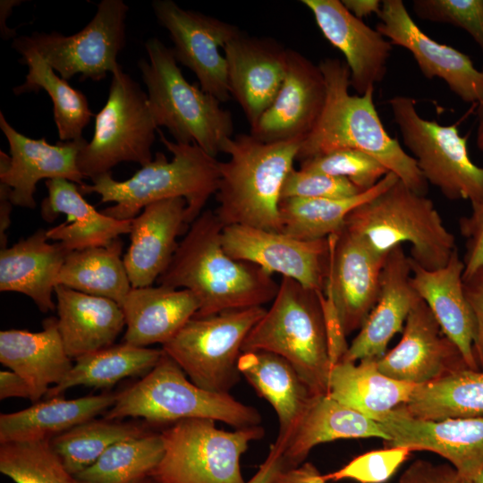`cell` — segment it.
I'll return each instance as SVG.
<instances>
[{
    "label": "cell",
    "mask_w": 483,
    "mask_h": 483,
    "mask_svg": "<svg viewBox=\"0 0 483 483\" xmlns=\"http://www.w3.org/2000/svg\"><path fill=\"white\" fill-rule=\"evenodd\" d=\"M343 229L379 257L409 243L411 259L428 270L445 266L457 250L433 201L400 180L354 208Z\"/></svg>",
    "instance_id": "cell-5"
},
{
    "label": "cell",
    "mask_w": 483,
    "mask_h": 483,
    "mask_svg": "<svg viewBox=\"0 0 483 483\" xmlns=\"http://www.w3.org/2000/svg\"><path fill=\"white\" fill-rule=\"evenodd\" d=\"M318 66L326 81V102L317 124L301 141L296 160L337 149H357L376 158L413 191L427 195L428 183L416 160L381 122L374 104V88L364 95H352L345 61L327 57Z\"/></svg>",
    "instance_id": "cell-2"
},
{
    "label": "cell",
    "mask_w": 483,
    "mask_h": 483,
    "mask_svg": "<svg viewBox=\"0 0 483 483\" xmlns=\"http://www.w3.org/2000/svg\"><path fill=\"white\" fill-rule=\"evenodd\" d=\"M55 295L58 331L72 360L113 345L125 326L121 306L110 299L61 284Z\"/></svg>",
    "instance_id": "cell-31"
},
{
    "label": "cell",
    "mask_w": 483,
    "mask_h": 483,
    "mask_svg": "<svg viewBox=\"0 0 483 483\" xmlns=\"http://www.w3.org/2000/svg\"><path fill=\"white\" fill-rule=\"evenodd\" d=\"M389 440L385 447L428 451L445 459L461 478L483 470V417L427 420L398 407L378 421Z\"/></svg>",
    "instance_id": "cell-17"
},
{
    "label": "cell",
    "mask_w": 483,
    "mask_h": 483,
    "mask_svg": "<svg viewBox=\"0 0 483 483\" xmlns=\"http://www.w3.org/2000/svg\"><path fill=\"white\" fill-rule=\"evenodd\" d=\"M231 96L239 103L250 128L272 105L287 69V52L272 38L240 32L224 47Z\"/></svg>",
    "instance_id": "cell-23"
},
{
    "label": "cell",
    "mask_w": 483,
    "mask_h": 483,
    "mask_svg": "<svg viewBox=\"0 0 483 483\" xmlns=\"http://www.w3.org/2000/svg\"><path fill=\"white\" fill-rule=\"evenodd\" d=\"M137 483H159L158 481H157L155 479H153L152 477H148Z\"/></svg>",
    "instance_id": "cell-60"
},
{
    "label": "cell",
    "mask_w": 483,
    "mask_h": 483,
    "mask_svg": "<svg viewBox=\"0 0 483 483\" xmlns=\"http://www.w3.org/2000/svg\"><path fill=\"white\" fill-rule=\"evenodd\" d=\"M0 472L14 483H83L66 469L50 439L0 444Z\"/></svg>",
    "instance_id": "cell-43"
},
{
    "label": "cell",
    "mask_w": 483,
    "mask_h": 483,
    "mask_svg": "<svg viewBox=\"0 0 483 483\" xmlns=\"http://www.w3.org/2000/svg\"><path fill=\"white\" fill-rule=\"evenodd\" d=\"M389 440L381 424L327 394H315L298 423L282 444L284 468L301 465L315 446L337 439Z\"/></svg>",
    "instance_id": "cell-28"
},
{
    "label": "cell",
    "mask_w": 483,
    "mask_h": 483,
    "mask_svg": "<svg viewBox=\"0 0 483 483\" xmlns=\"http://www.w3.org/2000/svg\"><path fill=\"white\" fill-rule=\"evenodd\" d=\"M165 452L150 477L159 483H245L242 455L265 435L261 425L226 431L208 419H187L160 432Z\"/></svg>",
    "instance_id": "cell-9"
},
{
    "label": "cell",
    "mask_w": 483,
    "mask_h": 483,
    "mask_svg": "<svg viewBox=\"0 0 483 483\" xmlns=\"http://www.w3.org/2000/svg\"><path fill=\"white\" fill-rule=\"evenodd\" d=\"M148 61L138 67L157 126L165 127L178 143H196L216 157L232 139V114L220 101L190 84L177 65L172 48L157 38L145 43Z\"/></svg>",
    "instance_id": "cell-6"
},
{
    "label": "cell",
    "mask_w": 483,
    "mask_h": 483,
    "mask_svg": "<svg viewBox=\"0 0 483 483\" xmlns=\"http://www.w3.org/2000/svg\"><path fill=\"white\" fill-rule=\"evenodd\" d=\"M148 432L138 423L94 418L54 436L50 443L66 469L76 476L111 445Z\"/></svg>",
    "instance_id": "cell-41"
},
{
    "label": "cell",
    "mask_w": 483,
    "mask_h": 483,
    "mask_svg": "<svg viewBox=\"0 0 483 483\" xmlns=\"http://www.w3.org/2000/svg\"><path fill=\"white\" fill-rule=\"evenodd\" d=\"M11 397L31 399V390L27 381L12 370L0 372V400Z\"/></svg>",
    "instance_id": "cell-53"
},
{
    "label": "cell",
    "mask_w": 483,
    "mask_h": 483,
    "mask_svg": "<svg viewBox=\"0 0 483 483\" xmlns=\"http://www.w3.org/2000/svg\"><path fill=\"white\" fill-rule=\"evenodd\" d=\"M271 483H327V481L314 464L303 462L295 467H284Z\"/></svg>",
    "instance_id": "cell-52"
},
{
    "label": "cell",
    "mask_w": 483,
    "mask_h": 483,
    "mask_svg": "<svg viewBox=\"0 0 483 483\" xmlns=\"http://www.w3.org/2000/svg\"><path fill=\"white\" fill-rule=\"evenodd\" d=\"M411 6L421 20L464 30L483 53V0H414Z\"/></svg>",
    "instance_id": "cell-45"
},
{
    "label": "cell",
    "mask_w": 483,
    "mask_h": 483,
    "mask_svg": "<svg viewBox=\"0 0 483 483\" xmlns=\"http://www.w3.org/2000/svg\"><path fill=\"white\" fill-rule=\"evenodd\" d=\"M21 1L17 0H1L0 2V28L1 35L4 39L13 38L15 35V31L6 28V19L10 15L12 9L14 5L19 4Z\"/></svg>",
    "instance_id": "cell-57"
},
{
    "label": "cell",
    "mask_w": 483,
    "mask_h": 483,
    "mask_svg": "<svg viewBox=\"0 0 483 483\" xmlns=\"http://www.w3.org/2000/svg\"><path fill=\"white\" fill-rule=\"evenodd\" d=\"M411 267L413 288L459 349L468 368L478 369L473 354L475 323L464 292V264L458 249L440 268L428 270L411 259Z\"/></svg>",
    "instance_id": "cell-26"
},
{
    "label": "cell",
    "mask_w": 483,
    "mask_h": 483,
    "mask_svg": "<svg viewBox=\"0 0 483 483\" xmlns=\"http://www.w3.org/2000/svg\"><path fill=\"white\" fill-rule=\"evenodd\" d=\"M122 250L123 242L117 238L106 246L70 251L56 285L107 298L121 306L131 289Z\"/></svg>",
    "instance_id": "cell-39"
},
{
    "label": "cell",
    "mask_w": 483,
    "mask_h": 483,
    "mask_svg": "<svg viewBox=\"0 0 483 483\" xmlns=\"http://www.w3.org/2000/svg\"><path fill=\"white\" fill-rule=\"evenodd\" d=\"M19 62L27 64L29 72L24 82L13 88L14 94L44 89L53 103L54 121L59 139L64 142L83 139V130L93 116L86 96L57 76L39 55H25Z\"/></svg>",
    "instance_id": "cell-40"
},
{
    "label": "cell",
    "mask_w": 483,
    "mask_h": 483,
    "mask_svg": "<svg viewBox=\"0 0 483 483\" xmlns=\"http://www.w3.org/2000/svg\"><path fill=\"white\" fill-rule=\"evenodd\" d=\"M121 308L125 319L124 343L162 345L195 316L199 302L192 292L162 285L130 290Z\"/></svg>",
    "instance_id": "cell-32"
},
{
    "label": "cell",
    "mask_w": 483,
    "mask_h": 483,
    "mask_svg": "<svg viewBox=\"0 0 483 483\" xmlns=\"http://www.w3.org/2000/svg\"><path fill=\"white\" fill-rule=\"evenodd\" d=\"M377 364L386 376L413 385L468 368L459 349L421 299L409 313L399 343L377 360Z\"/></svg>",
    "instance_id": "cell-21"
},
{
    "label": "cell",
    "mask_w": 483,
    "mask_h": 483,
    "mask_svg": "<svg viewBox=\"0 0 483 483\" xmlns=\"http://www.w3.org/2000/svg\"><path fill=\"white\" fill-rule=\"evenodd\" d=\"M129 7L122 0H102L91 21L79 32H34L13 39L12 47L21 56L39 55L64 80L99 81L121 65L117 56L125 46V20Z\"/></svg>",
    "instance_id": "cell-13"
},
{
    "label": "cell",
    "mask_w": 483,
    "mask_h": 483,
    "mask_svg": "<svg viewBox=\"0 0 483 483\" xmlns=\"http://www.w3.org/2000/svg\"><path fill=\"white\" fill-rule=\"evenodd\" d=\"M478 127L476 135V144L478 148L483 152V102L478 105L477 108Z\"/></svg>",
    "instance_id": "cell-58"
},
{
    "label": "cell",
    "mask_w": 483,
    "mask_h": 483,
    "mask_svg": "<svg viewBox=\"0 0 483 483\" xmlns=\"http://www.w3.org/2000/svg\"><path fill=\"white\" fill-rule=\"evenodd\" d=\"M242 351L278 354L295 368L313 394H327L332 365L318 292L283 276L271 307L250 330Z\"/></svg>",
    "instance_id": "cell-8"
},
{
    "label": "cell",
    "mask_w": 483,
    "mask_h": 483,
    "mask_svg": "<svg viewBox=\"0 0 483 483\" xmlns=\"http://www.w3.org/2000/svg\"><path fill=\"white\" fill-rule=\"evenodd\" d=\"M225 251L266 272L292 278L315 292H324L329 261L328 237L304 241L281 232L232 225L222 233Z\"/></svg>",
    "instance_id": "cell-15"
},
{
    "label": "cell",
    "mask_w": 483,
    "mask_h": 483,
    "mask_svg": "<svg viewBox=\"0 0 483 483\" xmlns=\"http://www.w3.org/2000/svg\"><path fill=\"white\" fill-rule=\"evenodd\" d=\"M157 127L148 94L120 66L112 72L106 103L95 117L93 137L78 155L80 173L92 180L122 162L148 164Z\"/></svg>",
    "instance_id": "cell-10"
},
{
    "label": "cell",
    "mask_w": 483,
    "mask_h": 483,
    "mask_svg": "<svg viewBox=\"0 0 483 483\" xmlns=\"http://www.w3.org/2000/svg\"><path fill=\"white\" fill-rule=\"evenodd\" d=\"M326 97L324 75L318 65L288 49L287 69L272 105L250 128V135L265 142L303 140L317 124Z\"/></svg>",
    "instance_id": "cell-19"
},
{
    "label": "cell",
    "mask_w": 483,
    "mask_h": 483,
    "mask_svg": "<svg viewBox=\"0 0 483 483\" xmlns=\"http://www.w3.org/2000/svg\"><path fill=\"white\" fill-rule=\"evenodd\" d=\"M404 447H385L360 454L341 469L324 474L326 481L353 479L360 483H383L388 480L408 459Z\"/></svg>",
    "instance_id": "cell-46"
},
{
    "label": "cell",
    "mask_w": 483,
    "mask_h": 483,
    "mask_svg": "<svg viewBox=\"0 0 483 483\" xmlns=\"http://www.w3.org/2000/svg\"><path fill=\"white\" fill-rule=\"evenodd\" d=\"M326 40L345 57L351 87L364 95L384 80L392 43L355 17L339 0H301Z\"/></svg>",
    "instance_id": "cell-22"
},
{
    "label": "cell",
    "mask_w": 483,
    "mask_h": 483,
    "mask_svg": "<svg viewBox=\"0 0 483 483\" xmlns=\"http://www.w3.org/2000/svg\"><path fill=\"white\" fill-rule=\"evenodd\" d=\"M360 192L346 179L293 167L284 182L281 199H343Z\"/></svg>",
    "instance_id": "cell-47"
},
{
    "label": "cell",
    "mask_w": 483,
    "mask_h": 483,
    "mask_svg": "<svg viewBox=\"0 0 483 483\" xmlns=\"http://www.w3.org/2000/svg\"><path fill=\"white\" fill-rule=\"evenodd\" d=\"M393 120L428 183L448 199L483 200V167L470 159L467 137L458 123L442 125L417 111L416 100L398 95L388 99Z\"/></svg>",
    "instance_id": "cell-12"
},
{
    "label": "cell",
    "mask_w": 483,
    "mask_h": 483,
    "mask_svg": "<svg viewBox=\"0 0 483 483\" xmlns=\"http://www.w3.org/2000/svg\"><path fill=\"white\" fill-rule=\"evenodd\" d=\"M157 132L160 141L173 154L171 160L157 152L151 162L141 166L131 178L116 181L106 173L93 178L91 184L79 186L80 191L82 195L99 194L101 203L114 202V205L101 212L120 220L134 218L154 202L183 198L187 201L190 225L217 191L219 161L196 143L174 142L159 130Z\"/></svg>",
    "instance_id": "cell-3"
},
{
    "label": "cell",
    "mask_w": 483,
    "mask_h": 483,
    "mask_svg": "<svg viewBox=\"0 0 483 483\" xmlns=\"http://www.w3.org/2000/svg\"><path fill=\"white\" fill-rule=\"evenodd\" d=\"M47 196L40 207L42 218L53 222L59 214L66 221L47 230L49 240L69 251L106 246L121 234L131 233V219L120 220L98 212L83 198L76 183L65 179L46 181Z\"/></svg>",
    "instance_id": "cell-27"
},
{
    "label": "cell",
    "mask_w": 483,
    "mask_h": 483,
    "mask_svg": "<svg viewBox=\"0 0 483 483\" xmlns=\"http://www.w3.org/2000/svg\"><path fill=\"white\" fill-rule=\"evenodd\" d=\"M463 287L475 323L473 354L479 369H483V265L463 278Z\"/></svg>",
    "instance_id": "cell-49"
},
{
    "label": "cell",
    "mask_w": 483,
    "mask_h": 483,
    "mask_svg": "<svg viewBox=\"0 0 483 483\" xmlns=\"http://www.w3.org/2000/svg\"><path fill=\"white\" fill-rule=\"evenodd\" d=\"M321 302L329 357L332 367L342 360L348 351L346 335L343 328L339 314L330 292L326 290L318 292Z\"/></svg>",
    "instance_id": "cell-50"
},
{
    "label": "cell",
    "mask_w": 483,
    "mask_h": 483,
    "mask_svg": "<svg viewBox=\"0 0 483 483\" xmlns=\"http://www.w3.org/2000/svg\"><path fill=\"white\" fill-rule=\"evenodd\" d=\"M416 386L386 376L376 359L340 360L331 369L327 394L378 422L406 403Z\"/></svg>",
    "instance_id": "cell-35"
},
{
    "label": "cell",
    "mask_w": 483,
    "mask_h": 483,
    "mask_svg": "<svg viewBox=\"0 0 483 483\" xmlns=\"http://www.w3.org/2000/svg\"><path fill=\"white\" fill-rule=\"evenodd\" d=\"M398 180L389 172L370 190L343 199H281L282 233L304 241L327 238L343 228L346 217L354 208Z\"/></svg>",
    "instance_id": "cell-38"
},
{
    "label": "cell",
    "mask_w": 483,
    "mask_h": 483,
    "mask_svg": "<svg viewBox=\"0 0 483 483\" xmlns=\"http://www.w3.org/2000/svg\"><path fill=\"white\" fill-rule=\"evenodd\" d=\"M342 3L360 20L373 13L377 15L382 7V1L379 0H343Z\"/></svg>",
    "instance_id": "cell-56"
},
{
    "label": "cell",
    "mask_w": 483,
    "mask_h": 483,
    "mask_svg": "<svg viewBox=\"0 0 483 483\" xmlns=\"http://www.w3.org/2000/svg\"><path fill=\"white\" fill-rule=\"evenodd\" d=\"M163 352L162 349L123 342L82 355L74 360L66 377L52 386L46 396H61L66 390L80 386L106 389L129 377H144L157 364Z\"/></svg>",
    "instance_id": "cell-37"
},
{
    "label": "cell",
    "mask_w": 483,
    "mask_h": 483,
    "mask_svg": "<svg viewBox=\"0 0 483 483\" xmlns=\"http://www.w3.org/2000/svg\"><path fill=\"white\" fill-rule=\"evenodd\" d=\"M284 467L281 449L274 443L265 461L257 472L245 483H271L274 477Z\"/></svg>",
    "instance_id": "cell-54"
},
{
    "label": "cell",
    "mask_w": 483,
    "mask_h": 483,
    "mask_svg": "<svg viewBox=\"0 0 483 483\" xmlns=\"http://www.w3.org/2000/svg\"><path fill=\"white\" fill-rule=\"evenodd\" d=\"M301 140L261 142L238 134L223 148L215 210L224 226L242 225L281 232L279 203L284 182L293 168Z\"/></svg>",
    "instance_id": "cell-4"
},
{
    "label": "cell",
    "mask_w": 483,
    "mask_h": 483,
    "mask_svg": "<svg viewBox=\"0 0 483 483\" xmlns=\"http://www.w3.org/2000/svg\"><path fill=\"white\" fill-rule=\"evenodd\" d=\"M266 311L259 306L193 317L162 350L196 386L230 393L241 378L238 361L243 343Z\"/></svg>",
    "instance_id": "cell-11"
},
{
    "label": "cell",
    "mask_w": 483,
    "mask_h": 483,
    "mask_svg": "<svg viewBox=\"0 0 483 483\" xmlns=\"http://www.w3.org/2000/svg\"><path fill=\"white\" fill-rule=\"evenodd\" d=\"M238 369L241 376L275 410L279 421L275 443L282 444L315 394L295 368L278 354L266 351L244 352L240 356Z\"/></svg>",
    "instance_id": "cell-33"
},
{
    "label": "cell",
    "mask_w": 483,
    "mask_h": 483,
    "mask_svg": "<svg viewBox=\"0 0 483 483\" xmlns=\"http://www.w3.org/2000/svg\"><path fill=\"white\" fill-rule=\"evenodd\" d=\"M324 290L330 292L346 335L359 331L374 308L386 258L369 250L345 229L328 236Z\"/></svg>",
    "instance_id": "cell-20"
},
{
    "label": "cell",
    "mask_w": 483,
    "mask_h": 483,
    "mask_svg": "<svg viewBox=\"0 0 483 483\" xmlns=\"http://www.w3.org/2000/svg\"><path fill=\"white\" fill-rule=\"evenodd\" d=\"M151 5L169 32L176 61L194 72L202 90L220 102L229 100L226 60L220 49L241 30L217 18L184 10L172 0H154Z\"/></svg>",
    "instance_id": "cell-14"
},
{
    "label": "cell",
    "mask_w": 483,
    "mask_h": 483,
    "mask_svg": "<svg viewBox=\"0 0 483 483\" xmlns=\"http://www.w3.org/2000/svg\"><path fill=\"white\" fill-rule=\"evenodd\" d=\"M10 188L0 182V245L6 248V230L11 225V211L13 204L9 198Z\"/></svg>",
    "instance_id": "cell-55"
},
{
    "label": "cell",
    "mask_w": 483,
    "mask_h": 483,
    "mask_svg": "<svg viewBox=\"0 0 483 483\" xmlns=\"http://www.w3.org/2000/svg\"><path fill=\"white\" fill-rule=\"evenodd\" d=\"M300 169L351 182L360 191L373 188L389 171L373 157L357 149H337L300 162Z\"/></svg>",
    "instance_id": "cell-44"
},
{
    "label": "cell",
    "mask_w": 483,
    "mask_h": 483,
    "mask_svg": "<svg viewBox=\"0 0 483 483\" xmlns=\"http://www.w3.org/2000/svg\"><path fill=\"white\" fill-rule=\"evenodd\" d=\"M48 241L47 230L38 229L0 250V291L27 295L43 313L56 309L53 293L70 252L61 242Z\"/></svg>",
    "instance_id": "cell-30"
},
{
    "label": "cell",
    "mask_w": 483,
    "mask_h": 483,
    "mask_svg": "<svg viewBox=\"0 0 483 483\" xmlns=\"http://www.w3.org/2000/svg\"><path fill=\"white\" fill-rule=\"evenodd\" d=\"M419 300L411 284L410 256L403 245L397 246L385 260L377 302L342 360L357 362L383 357L391 339L402 332L409 313Z\"/></svg>",
    "instance_id": "cell-24"
},
{
    "label": "cell",
    "mask_w": 483,
    "mask_h": 483,
    "mask_svg": "<svg viewBox=\"0 0 483 483\" xmlns=\"http://www.w3.org/2000/svg\"><path fill=\"white\" fill-rule=\"evenodd\" d=\"M458 483H483V470L470 477H459Z\"/></svg>",
    "instance_id": "cell-59"
},
{
    "label": "cell",
    "mask_w": 483,
    "mask_h": 483,
    "mask_svg": "<svg viewBox=\"0 0 483 483\" xmlns=\"http://www.w3.org/2000/svg\"><path fill=\"white\" fill-rule=\"evenodd\" d=\"M224 227L215 211H203L157 280L158 285L192 292L199 302L195 318L263 306L273 301L279 289L273 275L225 251Z\"/></svg>",
    "instance_id": "cell-1"
},
{
    "label": "cell",
    "mask_w": 483,
    "mask_h": 483,
    "mask_svg": "<svg viewBox=\"0 0 483 483\" xmlns=\"http://www.w3.org/2000/svg\"><path fill=\"white\" fill-rule=\"evenodd\" d=\"M164 352V351H163ZM106 419L141 418L151 424H173L187 419H208L234 428L261 425L258 411L229 393L196 386L165 352L157 364L140 380L117 393Z\"/></svg>",
    "instance_id": "cell-7"
},
{
    "label": "cell",
    "mask_w": 483,
    "mask_h": 483,
    "mask_svg": "<svg viewBox=\"0 0 483 483\" xmlns=\"http://www.w3.org/2000/svg\"><path fill=\"white\" fill-rule=\"evenodd\" d=\"M164 452L161 434L148 432L111 445L76 477L83 483H137L150 477Z\"/></svg>",
    "instance_id": "cell-42"
},
{
    "label": "cell",
    "mask_w": 483,
    "mask_h": 483,
    "mask_svg": "<svg viewBox=\"0 0 483 483\" xmlns=\"http://www.w3.org/2000/svg\"><path fill=\"white\" fill-rule=\"evenodd\" d=\"M187 201L172 198L148 205L131 219L123 263L131 287L151 286L168 267L188 226Z\"/></svg>",
    "instance_id": "cell-25"
},
{
    "label": "cell",
    "mask_w": 483,
    "mask_h": 483,
    "mask_svg": "<svg viewBox=\"0 0 483 483\" xmlns=\"http://www.w3.org/2000/svg\"><path fill=\"white\" fill-rule=\"evenodd\" d=\"M117 394L104 393L75 399L47 398L33 405L0 415V444L51 439L107 411Z\"/></svg>",
    "instance_id": "cell-34"
},
{
    "label": "cell",
    "mask_w": 483,
    "mask_h": 483,
    "mask_svg": "<svg viewBox=\"0 0 483 483\" xmlns=\"http://www.w3.org/2000/svg\"><path fill=\"white\" fill-rule=\"evenodd\" d=\"M456 470L448 463L416 460L402 472L399 483H458Z\"/></svg>",
    "instance_id": "cell-51"
},
{
    "label": "cell",
    "mask_w": 483,
    "mask_h": 483,
    "mask_svg": "<svg viewBox=\"0 0 483 483\" xmlns=\"http://www.w3.org/2000/svg\"><path fill=\"white\" fill-rule=\"evenodd\" d=\"M400 408L427 420L483 417V369L463 368L417 385Z\"/></svg>",
    "instance_id": "cell-36"
},
{
    "label": "cell",
    "mask_w": 483,
    "mask_h": 483,
    "mask_svg": "<svg viewBox=\"0 0 483 483\" xmlns=\"http://www.w3.org/2000/svg\"><path fill=\"white\" fill-rule=\"evenodd\" d=\"M459 228L465 239L462 261L463 278H466L483 265V200L471 203V212L460 218Z\"/></svg>",
    "instance_id": "cell-48"
},
{
    "label": "cell",
    "mask_w": 483,
    "mask_h": 483,
    "mask_svg": "<svg viewBox=\"0 0 483 483\" xmlns=\"http://www.w3.org/2000/svg\"><path fill=\"white\" fill-rule=\"evenodd\" d=\"M0 362L27 381L31 390L30 401L34 402L46 396L73 366L65 352L55 317L46 318L43 330L39 332L2 330Z\"/></svg>",
    "instance_id": "cell-29"
},
{
    "label": "cell",
    "mask_w": 483,
    "mask_h": 483,
    "mask_svg": "<svg viewBox=\"0 0 483 483\" xmlns=\"http://www.w3.org/2000/svg\"><path fill=\"white\" fill-rule=\"evenodd\" d=\"M0 128L10 148V156L0 151V182L10 188L13 205L34 208L36 185L41 179H65L84 184L78 155L87 142L80 140L52 145L45 139L34 140L17 131L0 113Z\"/></svg>",
    "instance_id": "cell-18"
},
{
    "label": "cell",
    "mask_w": 483,
    "mask_h": 483,
    "mask_svg": "<svg viewBox=\"0 0 483 483\" xmlns=\"http://www.w3.org/2000/svg\"><path fill=\"white\" fill-rule=\"evenodd\" d=\"M376 30L393 46L407 49L427 79L439 78L463 102H483V68L466 54L438 43L415 23L402 0H383Z\"/></svg>",
    "instance_id": "cell-16"
}]
</instances>
